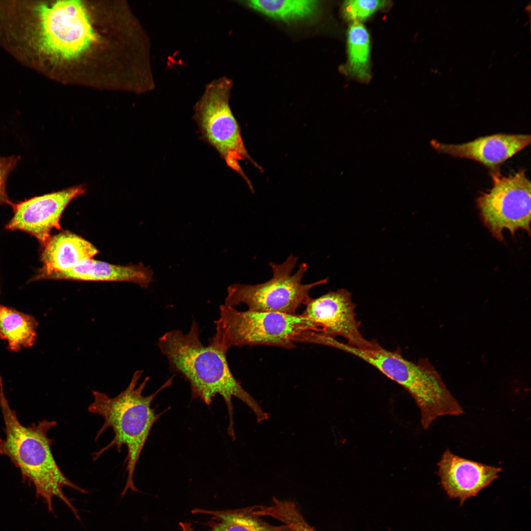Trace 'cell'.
Instances as JSON below:
<instances>
[{"instance_id": "cell-1", "label": "cell", "mask_w": 531, "mask_h": 531, "mask_svg": "<svg viewBox=\"0 0 531 531\" xmlns=\"http://www.w3.org/2000/svg\"><path fill=\"white\" fill-rule=\"evenodd\" d=\"M198 324L193 319L189 331L172 330L160 337L157 346L167 358L169 369L181 375L189 383L192 397L209 405L216 395L224 400L228 411L229 435L234 430L233 397L248 406L261 422L268 418L258 402L236 379L230 368L226 354L200 339Z\"/></svg>"}, {"instance_id": "cell-2", "label": "cell", "mask_w": 531, "mask_h": 531, "mask_svg": "<svg viewBox=\"0 0 531 531\" xmlns=\"http://www.w3.org/2000/svg\"><path fill=\"white\" fill-rule=\"evenodd\" d=\"M0 409L5 434L4 439L0 438V454L7 457L19 470L24 482L33 484L36 496L45 500L50 512H54L52 499L56 497L79 518L78 510L64 494L62 487L82 494L88 492L64 474L54 458L51 448L54 440L49 438L48 433L57 422L44 419L28 426L22 424L9 405L0 376Z\"/></svg>"}, {"instance_id": "cell-3", "label": "cell", "mask_w": 531, "mask_h": 531, "mask_svg": "<svg viewBox=\"0 0 531 531\" xmlns=\"http://www.w3.org/2000/svg\"><path fill=\"white\" fill-rule=\"evenodd\" d=\"M142 374L143 371L137 370L127 388L115 397L92 390L93 400L88 408L90 413L100 415L104 419V423L95 436V441L109 428L112 429L114 434L109 443L92 454V459L96 460L113 447L119 453L124 445L127 449L125 460L127 477L121 493V497L129 490L139 492L133 479L136 466L152 426L163 413H156L151 407V403L159 393L172 385L174 378V376L171 377L155 392L144 396L143 392L149 378H145L138 384Z\"/></svg>"}, {"instance_id": "cell-4", "label": "cell", "mask_w": 531, "mask_h": 531, "mask_svg": "<svg viewBox=\"0 0 531 531\" xmlns=\"http://www.w3.org/2000/svg\"><path fill=\"white\" fill-rule=\"evenodd\" d=\"M329 346L361 359L403 387L420 410L424 429L438 417L453 415L457 412L458 402L427 359L413 362L405 358L400 351L387 350L380 344L373 349H362L333 339Z\"/></svg>"}, {"instance_id": "cell-5", "label": "cell", "mask_w": 531, "mask_h": 531, "mask_svg": "<svg viewBox=\"0 0 531 531\" xmlns=\"http://www.w3.org/2000/svg\"><path fill=\"white\" fill-rule=\"evenodd\" d=\"M215 333L209 345L227 354L232 347L265 345L288 349L303 343L306 332H320L318 325L302 314L240 311L225 304L214 321Z\"/></svg>"}, {"instance_id": "cell-6", "label": "cell", "mask_w": 531, "mask_h": 531, "mask_svg": "<svg viewBox=\"0 0 531 531\" xmlns=\"http://www.w3.org/2000/svg\"><path fill=\"white\" fill-rule=\"evenodd\" d=\"M233 82L226 77L207 84L196 103L194 119L202 137L222 158L227 166L240 175L253 191L239 161L248 160L258 169L261 167L249 155L241 135L239 125L231 109L229 100Z\"/></svg>"}, {"instance_id": "cell-7", "label": "cell", "mask_w": 531, "mask_h": 531, "mask_svg": "<svg viewBox=\"0 0 531 531\" xmlns=\"http://www.w3.org/2000/svg\"><path fill=\"white\" fill-rule=\"evenodd\" d=\"M298 257L293 254L282 263H269L272 277L257 284L235 283L227 288L225 305L234 307L246 304L248 310L259 312L296 314L299 307L304 305L314 287L327 283L328 278L303 284V277L308 269L307 264L301 263L295 272Z\"/></svg>"}, {"instance_id": "cell-8", "label": "cell", "mask_w": 531, "mask_h": 531, "mask_svg": "<svg viewBox=\"0 0 531 531\" xmlns=\"http://www.w3.org/2000/svg\"><path fill=\"white\" fill-rule=\"evenodd\" d=\"M492 187L482 193L476 203L484 225L492 236L503 241V231L512 236L519 229L531 234V181L524 169L508 176L500 169L490 172Z\"/></svg>"}, {"instance_id": "cell-9", "label": "cell", "mask_w": 531, "mask_h": 531, "mask_svg": "<svg viewBox=\"0 0 531 531\" xmlns=\"http://www.w3.org/2000/svg\"><path fill=\"white\" fill-rule=\"evenodd\" d=\"M39 46L46 53L73 58L85 51L95 34L83 4L78 0H61L51 6L41 5Z\"/></svg>"}, {"instance_id": "cell-10", "label": "cell", "mask_w": 531, "mask_h": 531, "mask_svg": "<svg viewBox=\"0 0 531 531\" xmlns=\"http://www.w3.org/2000/svg\"><path fill=\"white\" fill-rule=\"evenodd\" d=\"M304 306L301 314L313 321L324 335L342 337L347 345L359 349H373L379 344L376 340H368L363 336L361 323L355 312L356 305L347 290L340 289L317 298L310 297Z\"/></svg>"}, {"instance_id": "cell-11", "label": "cell", "mask_w": 531, "mask_h": 531, "mask_svg": "<svg viewBox=\"0 0 531 531\" xmlns=\"http://www.w3.org/2000/svg\"><path fill=\"white\" fill-rule=\"evenodd\" d=\"M86 190L84 185H78L13 203L14 214L5 228L30 234L43 247L51 237L53 229H60L61 216L68 204Z\"/></svg>"}, {"instance_id": "cell-12", "label": "cell", "mask_w": 531, "mask_h": 531, "mask_svg": "<svg viewBox=\"0 0 531 531\" xmlns=\"http://www.w3.org/2000/svg\"><path fill=\"white\" fill-rule=\"evenodd\" d=\"M437 465L442 488L450 499H458L461 505L499 478V473L503 471L501 467L455 455L449 449L443 453Z\"/></svg>"}, {"instance_id": "cell-13", "label": "cell", "mask_w": 531, "mask_h": 531, "mask_svg": "<svg viewBox=\"0 0 531 531\" xmlns=\"http://www.w3.org/2000/svg\"><path fill=\"white\" fill-rule=\"evenodd\" d=\"M530 134L497 133L478 137L460 144L432 140L431 146L438 152L454 157L474 160L490 171L500 169L506 160L529 145Z\"/></svg>"}, {"instance_id": "cell-14", "label": "cell", "mask_w": 531, "mask_h": 531, "mask_svg": "<svg viewBox=\"0 0 531 531\" xmlns=\"http://www.w3.org/2000/svg\"><path fill=\"white\" fill-rule=\"evenodd\" d=\"M98 252L90 242L71 232L64 231L51 236L42 247L43 266L30 281L46 279L53 273L68 271Z\"/></svg>"}, {"instance_id": "cell-15", "label": "cell", "mask_w": 531, "mask_h": 531, "mask_svg": "<svg viewBox=\"0 0 531 531\" xmlns=\"http://www.w3.org/2000/svg\"><path fill=\"white\" fill-rule=\"evenodd\" d=\"M46 279L127 282L147 288L153 280V272L142 264L122 266L91 258L81 262L68 271L53 273Z\"/></svg>"}, {"instance_id": "cell-16", "label": "cell", "mask_w": 531, "mask_h": 531, "mask_svg": "<svg viewBox=\"0 0 531 531\" xmlns=\"http://www.w3.org/2000/svg\"><path fill=\"white\" fill-rule=\"evenodd\" d=\"M37 325L33 316L0 305V338L7 341L11 351L17 352L33 346L37 339Z\"/></svg>"}, {"instance_id": "cell-17", "label": "cell", "mask_w": 531, "mask_h": 531, "mask_svg": "<svg viewBox=\"0 0 531 531\" xmlns=\"http://www.w3.org/2000/svg\"><path fill=\"white\" fill-rule=\"evenodd\" d=\"M241 2L271 18L285 22L312 19L317 16L320 8L317 0H254Z\"/></svg>"}, {"instance_id": "cell-18", "label": "cell", "mask_w": 531, "mask_h": 531, "mask_svg": "<svg viewBox=\"0 0 531 531\" xmlns=\"http://www.w3.org/2000/svg\"><path fill=\"white\" fill-rule=\"evenodd\" d=\"M194 513L212 516L209 531H289L284 525L275 527L259 518L252 510L210 511L196 509Z\"/></svg>"}, {"instance_id": "cell-19", "label": "cell", "mask_w": 531, "mask_h": 531, "mask_svg": "<svg viewBox=\"0 0 531 531\" xmlns=\"http://www.w3.org/2000/svg\"><path fill=\"white\" fill-rule=\"evenodd\" d=\"M349 70L361 80L369 76L370 37L365 27L359 22H353L348 32Z\"/></svg>"}, {"instance_id": "cell-20", "label": "cell", "mask_w": 531, "mask_h": 531, "mask_svg": "<svg viewBox=\"0 0 531 531\" xmlns=\"http://www.w3.org/2000/svg\"><path fill=\"white\" fill-rule=\"evenodd\" d=\"M386 5L385 0H349L344 3L343 11L348 19L360 23Z\"/></svg>"}, {"instance_id": "cell-21", "label": "cell", "mask_w": 531, "mask_h": 531, "mask_svg": "<svg viewBox=\"0 0 531 531\" xmlns=\"http://www.w3.org/2000/svg\"><path fill=\"white\" fill-rule=\"evenodd\" d=\"M20 159L19 156H0V205L11 206L13 204L7 194L6 181L8 175L15 169Z\"/></svg>"}, {"instance_id": "cell-22", "label": "cell", "mask_w": 531, "mask_h": 531, "mask_svg": "<svg viewBox=\"0 0 531 531\" xmlns=\"http://www.w3.org/2000/svg\"><path fill=\"white\" fill-rule=\"evenodd\" d=\"M290 531H318L310 526L301 515H297L288 523Z\"/></svg>"}]
</instances>
